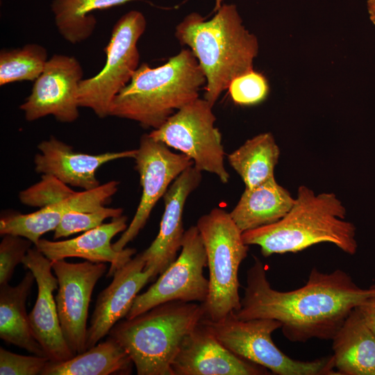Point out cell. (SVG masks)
I'll return each mask as SVG.
<instances>
[{"label": "cell", "instance_id": "cell-1", "mask_svg": "<svg viewBox=\"0 0 375 375\" xmlns=\"http://www.w3.org/2000/svg\"><path fill=\"white\" fill-rule=\"evenodd\" d=\"M374 295L375 285L361 288L342 269L324 273L316 267L303 287L281 292L271 286L264 265L255 257L247 272L241 307L234 312L242 320H278L292 342L332 340L349 313Z\"/></svg>", "mask_w": 375, "mask_h": 375}, {"label": "cell", "instance_id": "cell-2", "mask_svg": "<svg viewBox=\"0 0 375 375\" xmlns=\"http://www.w3.org/2000/svg\"><path fill=\"white\" fill-rule=\"evenodd\" d=\"M175 36L197 58L206 78L204 99L212 107L234 78L253 69L258 53L257 38L245 28L234 4H222L208 20L190 13Z\"/></svg>", "mask_w": 375, "mask_h": 375}, {"label": "cell", "instance_id": "cell-3", "mask_svg": "<svg viewBox=\"0 0 375 375\" xmlns=\"http://www.w3.org/2000/svg\"><path fill=\"white\" fill-rule=\"evenodd\" d=\"M346 209L333 193L315 194L306 186L298 188L290 211L280 220L242 233L247 245H258L267 257L297 252L329 242L349 255L358 249L356 227L345 220Z\"/></svg>", "mask_w": 375, "mask_h": 375}, {"label": "cell", "instance_id": "cell-4", "mask_svg": "<svg viewBox=\"0 0 375 375\" xmlns=\"http://www.w3.org/2000/svg\"><path fill=\"white\" fill-rule=\"evenodd\" d=\"M206 83L197 58L190 49H183L159 67H151L147 63L139 66L113 99L109 116L157 129L175 110L198 99Z\"/></svg>", "mask_w": 375, "mask_h": 375}, {"label": "cell", "instance_id": "cell-5", "mask_svg": "<svg viewBox=\"0 0 375 375\" xmlns=\"http://www.w3.org/2000/svg\"><path fill=\"white\" fill-rule=\"evenodd\" d=\"M202 303L171 301L118 322L109 336L126 351L138 375H174L172 363L180 346L204 318Z\"/></svg>", "mask_w": 375, "mask_h": 375}, {"label": "cell", "instance_id": "cell-6", "mask_svg": "<svg viewBox=\"0 0 375 375\" xmlns=\"http://www.w3.org/2000/svg\"><path fill=\"white\" fill-rule=\"evenodd\" d=\"M201 236L209 270L208 297L202 303L205 318L217 321L241 307L238 270L249 247L242 232L222 208H213L196 224Z\"/></svg>", "mask_w": 375, "mask_h": 375}, {"label": "cell", "instance_id": "cell-7", "mask_svg": "<svg viewBox=\"0 0 375 375\" xmlns=\"http://www.w3.org/2000/svg\"><path fill=\"white\" fill-rule=\"evenodd\" d=\"M201 322L226 349L236 356L262 366L278 375L332 374V356L312 361L294 360L282 352L272 335L281 328L278 320L258 318L242 320L234 311L217 321L203 318Z\"/></svg>", "mask_w": 375, "mask_h": 375}, {"label": "cell", "instance_id": "cell-8", "mask_svg": "<svg viewBox=\"0 0 375 375\" xmlns=\"http://www.w3.org/2000/svg\"><path fill=\"white\" fill-rule=\"evenodd\" d=\"M146 26L144 15L138 10H131L117 21L104 49V67L79 84L77 100L80 107L91 109L99 118L109 116L113 99L129 83L139 67L137 44Z\"/></svg>", "mask_w": 375, "mask_h": 375}, {"label": "cell", "instance_id": "cell-9", "mask_svg": "<svg viewBox=\"0 0 375 375\" xmlns=\"http://www.w3.org/2000/svg\"><path fill=\"white\" fill-rule=\"evenodd\" d=\"M212 106L198 98L176 111L151 137L188 156L199 171L216 175L226 183L229 174L224 166L222 135L215 126Z\"/></svg>", "mask_w": 375, "mask_h": 375}, {"label": "cell", "instance_id": "cell-10", "mask_svg": "<svg viewBox=\"0 0 375 375\" xmlns=\"http://www.w3.org/2000/svg\"><path fill=\"white\" fill-rule=\"evenodd\" d=\"M181 251L160 274L156 281L138 294L126 316L131 319L167 301L203 303L209 290V281L203 276L207 267L205 247L197 226L185 231Z\"/></svg>", "mask_w": 375, "mask_h": 375}, {"label": "cell", "instance_id": "cell-11", "mask_svg": "<svg viewBox=\"0 0 375 375\" xmlns=\"http://www.w3.org/2000/svg\"><path fill=\"white\" fill-rule=\"evenodd\" d=\"M142 192L134 217L119 238L112 244L117 251L124 249L145 226L157 201L163 197L173 181L193 161L184 153L172 152L169 147L149 134L141 136L134 158Z\"/></svg>", "mask_w": 375, "mask_h": 375}, {"label": "cell", "instance_id": "cell-12", "mask_svg": "<svg viewBox=\"0 0 375 375\" xmlns=\"http://www.w3.org/2000/svg\"><path fill=\"white\" fill-rule=\"evenodd\" d=\"M58 279L55 300L63 336L74 355L87 350V319L94 288L106 271L104 262L51 261Z\"/></svg>", "mask_w": 375, "mask_h": 375}, {"label": "cell", "instance_id": "cell-13", "mask_svg": "<svg viewBox=\"0 0 375 375\" xmlns=\"http://www.w3.org/2000/svg\"><path fill=\"white\" fill-rule=\"evenodd\" d=\"M83 71L73 56L55 54L34 81L31 92L19 108L25 119L33 122L52 115L60 122L70 123L79 116L77 93Z\"/></svg>", "mask_w": 375, "mask_h": 375}, {"label": "cell", "instance_id": "cell-14", "mask_svg": "<svg viewBox=\"0 0 375 375\" xmlns=\"http://www.w3.org/2000/svg\"><path fill=\"white\" fill-rule=\"evenodd\" d=\"M22 264L32 272L38 285L37 299L28 314L33 335L50 361H66L75 355L63 336L53 299V293L58 289V283L51 272V261L35 246L28 251Z\"/></svg>", "mask_w": 375, "mask_h": 375}, {"label": "cell", "instance_id": "cell-15", "mask_svg": "<svg viewBox=\"0 0 375 375\" xmlns=\"http://www.w3.org/2000/svg\"><path fill=\"white\" fill-rule=\"evenodd\" d=\"M174 375H262L268 369L226 349L200 322L183 339L172 365Z\"/></svg>", "mask_w": 375, "mask_h": 375}, {"label": "cell", "instance_id": "cell-16", "mask_svg": "<svg viewBox=\"0 0 375 375\" xmlns=\"http://www.w3.org/2000/svg\"><path fill=\"white\" fill-rule=\"evenodd\" d=\"M142 253L137 254L115 272L110 285L99 293L88 328L87 349L126 317L140 290L156 277L153 269H146Z\"/></svg>", "mask_w": 375, "mask_h": 375}, {"label": "cell", "instance_id": "cell-17", "mask_svg": "<svg viewBox=\"0 0 375 375\" xmlns=\"http://www.w3.org/2000/svg\"><path fill=\"white\" fill-rule=\"evenodd\" d=\"M34 157L35 171L53 176L62 183L92 190L101 184L96 173L103 165L119 159L134 158L136 149L90 154L76 152L72 147L51 136L38 145Z\"/></svg>", "mask_w": 375, "mask_h": 375}, {"label": "cell", "instance_id": "cell-18", "mask_svg": "<svg viewBox=\"0 0 375 375\" xmlns=\"http://www.w3.org/2000/svg\"><path fill=\"white\" fill-rule=\"evenodd\" d=\"M201 181V172L192 165L183 171L170 185L163 196L165 210L160 229L150 246L141 252L146 269H151L157 276L177 258L184 235L183 212L189 195Z\"/></svg>", "mask_w": 375, "mask_h": 375}, {"label": "cell", "instance_id": "cell-19", "mask_svg": "<svg viewBox=\"0 0 375 375\" xmlns=\"http://www.w3.org/2000/svg\"><path fill=\"white\" fill-rule=\"evenodd\" d=\"M119 181H110L96 188L73 194L29 214L12 213L0 219V234L22 236L37 244L44 233L54 231L65 215L72 211H93L110 200Z\"/></svg>", "mask_w": 375, "mask_h": 375}, {"label": "cell", "instance_id": "cell-20", "mask_svg": "<svg viewBox=\"0 0 375 375\" xmlns=\"http://www.w3.org/2000/svg\"><path fill=\"white\" fill-rule=\"evenodd\" d=\"M126 222L127 217L121 215L76 238L60 241L40 239L35 246L51 261L81 258L92 262H110L107 276H112L136 253V249L133 248L117 251L111 243L116 235L126 229Z\"/></svg>", "mask_w": 375, "mask_h": 375}, {"label": "cell", "instance_id": "cell-21", "mask_svg": "<svg viewBox=\"0 0 375 375\" xmlns=\"http://www.w3.org/2000/svg\"><path fill=\"white\" fill-rule=\"evenodd\" d=\"M332 340L333 363L339 374L375 375V335L357 307L349 313Z\"/></svg>", "mask_w": 375, "mask_h": 375}, {"label": "cell", "instance_id": "cell-22", "mask_svg": "<svg viewBox=\"0 0 375 375\" xmlns=\"http://www.w3.org/2000/svg\"><path fill=\"white\" fill-rule=\"evenodd\" d=\"M294 201L290 193L273 177L253 188H245L229 213L243 233L278 222L290 211Z\"/></svg>", "mask_w": 375, "mask_h": 375}, {"label": "cell", "instance_id": "cell-23", "mask_svg": "<svg viewBox=\"0 0 375 375\" xmlns=\"http://www.w3.org/2000/svg\"><path fill=\"white\" fill-rule=\"evenodd\" d=\"M34 281L28 270L17 285H0V338L31 353L47 357L33 335L26 312V302Z\"/></svg>", "mask_w": 375, "mask_h": 375}, {"label": "cell", "instance_id": "cell-24", "mask_svg": "<svg viewBox=\"0 0 375 375\" xmlns=\"http://www.w3.org/2000/svg\"><path fill=\"white\" fill-rule=\"evenodd\" d=\"M133 365L126 351L109 336L66 361L49 360L41 375H124L131 374Z\"/></svg>", "mask_w": 375, "mask_h": 375}, {"label": "cell", "instance_id": "cell-25", "mask_svg": "<svg viewBox=\"0 0 375 375\" xmlns=\"http://www.w3.org/2000/svg\"><path fill=\"white\" fill-rule=\"evenodd\" d=\"M280 155L271 133H262L247 140L228 154L230 165L240 175L246 188H253L274 177Z\"/></svg>", "mask_w": 375, "mask_h": 375}, {"label": "cell", "instance_id": "cell-26", "mask_svg": "<svg viewBox=\"0 0 375 375\" xmlns=\"http://www.w3.org/2000/svg\"><path fill=\"white\" fill-rule=\"evenodd\" d=\"M136 0H53L51 9L58 31L68 42L77 44L93 33L97 19L91 13Z\"/></svg>", "mask_w": 375, "mask_h": 375}, {"label": "cell", "instance_id": "cell-27", "mask_svg": "<svg viewBox=\"0 0 375 375\" xmlns=\"http://www.w3.org/2000/svg\"><path fill=\"white\" fill-rule=\"evenodd\" d=\"M49 60L46 49L38 44L3 50L0 53V85L11 83L35 81Z\"/></svg>", "mask_w": 375, "mask_h": 375}, {"label": "cell", "instance_id": "cell-28", "mask_svg": "<svg viewBox=\"0 0 375 375\" xmlns=\"http://www.w3.org/2000/svg\"><path fill=\"white\" fill-rule=\"evenodd\" d=\"M122 208L106 206L93 211L70 212L63 217L54 230L53 239L89 231L100 226L108 218L112 219L122 215Z\"/></svg>", "mask_w": 375, "mask_h": 375}, {"label": "cell", "instance_id": "cell-29", "mask_svg": "<svg viewBox=\"0 0 375 375\" xmlns=\"http://www.w3.org/2000/svg\"><path fill=\"white\" fill-rule=\"evenodd\" d=\"M75 192L56 177L42 174L39 182L19 193V200L24 205L41 208L63 199Z\"/></svg>", "mask_w": 375, "mask_h": 375}, {"label": "cell", "instance_id": "cell-30", "mask_svg": "<svg viewBox=\"0 0 375 375\" xmlns=\"http://www.w3.org/2000/svg\"><path fill=\"white\" fill-rule=\"evenodd\" d=\"M228 90L235 103L250 106L265 100L269 88L266 78L253 69L234 78Z\"/></svg>", "mask_w": 375, "mask_h": 375}, {"label": "cell", "instance_id": "cell-31", "mask_svg": "<svg viewBox=\"0 0 375 375\" xmlns=\"http://www.w3.org/2000/svg\"><path fill=\"white\" fill-rule=\"evenodd\" d=\"M33 244L22 236L3 235L0 243V285L9 283L16 266L22 263Z\"/></svg>", "mask_w": 375, "mask_h": 375}, {"label": "cell", "instance_id": "cell-32", "mask_svg": "<svg viewBox=\"0 0 375 375\" xmlns=\"http://www.w3.org/2000/svg\"><path fill=\"white\" fill-rule=\"evenodd\" d=\"M49 359L45 356H23L0 348L1 375L41 374Z\"/></svg>", "mask_w": 375, "mask_h": 375}, {"label": "cell", "instance_id": "cell-33", "mask_svg": "<svg viewBox=\"0 0 375 375\" xmlns=\"http://www.w3.org/2000/svg\"><path fill=\"white\" fill-rule=\"evenodd\" d=\"M365 323L375 335V295L357 306Z\"/></svg>", "mask_w": 375, "mask_h": 375}, {"label": "cell", "instance_id": "cell-34", "mask_svg": "<svg viewBox=\"0 0 375 375\" xmlns=\"http://www.w3.org/2000/svg\"><path fill=\"white\" fill-rule=\"evenodd\" d=\"M367 8L371 22L375 25V0H367Z\"/></svg>", "mask_w": 375, "mask_h": 375}, {"label": "cell", "instance_id": "cell-35", "mask_svg": "<svg viewBox=\"0 0 375 375\" xmlns=\"http://www.w3.org/2000/svg\"><path fill=\"white\" fill-rule=\"evenodd\" d=\"M223 0H215V5L213 10V12H216L222 5Z\"/></svg>", "mask_w": 375, "mask_h": 375}]
</instances>
